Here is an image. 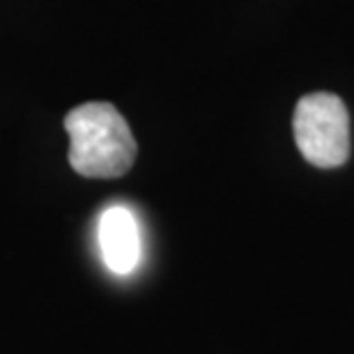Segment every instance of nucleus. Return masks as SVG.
Listing matches in <instances>:
<instances>
[{"label":"nucleus","mask_w":354,"mask_h":354,"mask_svg":"<svg viewBox=\"0 0 354 354\" xmlns=\"http://www.w3.org/2000/svg\"><path fill=\"white\" fill-rule=\"evenodd\" d=\"M292 131L304 159L317 168H338L350 157V115L341 97L329 92L301 97Z\"/></svg>","instance_id":"nucleus-2"},{"label":"nucleus","mask_w":354,"mask_h":354,"mask_svg":"<svg viewBox=\"0 0 354 354\" xmlns=\"http://www.w3.org/2000/svg\"><path fill=\"white\" fill-rule=\"evenodd\" d=\"M69 133V166L83 177L113 180L131 171L136 161V138L113 104L90 102L65 115Z\"/></svg>","instance_id":"nucleus-1"},{"label":"nucleus","mask_w":354,"mask_h":354,"mask_svg":"<svg viewBox=\"0 0 354 354\" xmlns=\"http://www.w3.org/2000/svg\"><path fill=\"white\" fill-rule=\"evenodd\" d=\"M99 246L111 272L120 276L133 272L140 258V237L129 209L111 207L104 212L99 221Z\"/></svg>","instance_id":"nucleus-3"}]
</instances>
